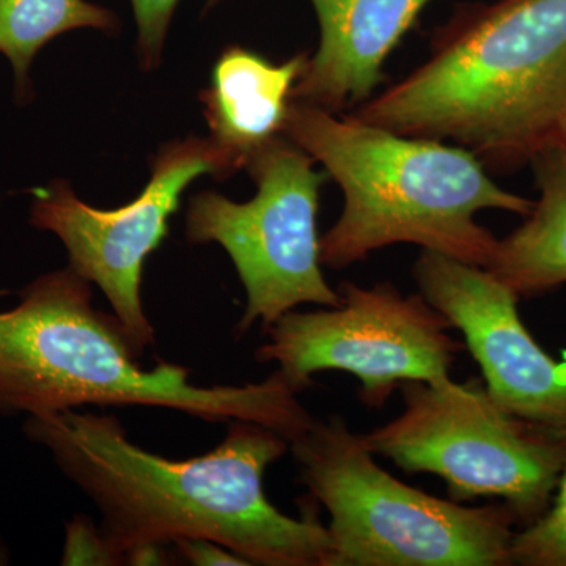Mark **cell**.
<instances>
[{
    "mask_svg": "<svg viewBox=\"0 0 566 566\" xmlns=\"http://www.w3.org/2000/svg\"><path fill=\"white\" fill-rule=\"evenodd\" d=\"M180 0H132L142 66L155 70L163 57L167 31Z\"/></svg>",
    "mask_w": 566,
    "mask_h": 566,
    "instance_id": "cell-16",
    "label": "cell"
},
{
    "mask_svg": "<svg viewBox=\"0 0 566 566\" xmlns=\"http://www.w3.org/2000/svg\"><path fill=\"white\" fill-rule=\"evenodd\" d=\"M77 29L114 32L118 20L87 0H0V54L13 66L21 99L31 95L29 71L41 48Z\"/></svg>",
    "mask_w": 566,
    "mask_h": 566,
    "instance_id": "cell-14",
    "label": "cell"
},
{
    "mask_svg": "<svg viewBox=\"0 0 566 566\" xmlns=\"http://www.w3.org/2000/svg\"><path fill=\"white\" fill-rule=\"evenodd\" d=\"M322 40L292 102L333 114L359 107L382 81V65L431 0H311Z\"/></svg>",
    "mask_w": 566,
    "mask_h": 566,
    "instance_id": "cell-11",
    "label": "cell"
},
{
    "mask_svg": "<svg viewBox=\"0 0 566 566\" xmlns=\"http://www.w3.org/2000/svg\"><path fill=\"white\" fill-rule=\"evenodd\" d=\"M234 172L237 167L210 137L175 140L153 159L150 181L133 202L98 210L82 202L69 182L52 181L32 192L31 223L54 233L69 252V266L102 289L142 357L156 342L142 304L145 260L169 233V219L196 178H229Z\"/></svg>",
    "mask_w": 566,
    "mask_h": 566,
    "instance_id": "cell-9",
    "label": "cell"
},
{
    "mask_svg": "<svg viewBox=\"0 0 566 566\" xmlns=\"http://www.w3.org/2000/svg\"><path fill=\"white\" fill-rule=\"evenodd\" d=\"M557 140L564 142V144H566V112L564 117H562L560 125H558Z\"/></svg>",
    "mask_w": 566,
    "mask_h": 566,
    "instance_id": "cell-19",
    "label": "cell"
},
{
    "mask_svg": "<svg viewBox=\"0 0 566 566\" xmlns=\"http://www.w3.org/2000/svg\"><path fill=\"white\" fill-rule=\"evenodd\" d=\"M565 112L566 0H501L458 21L428 62L352 115L504 164L557 140Z\"/></svg>",
    "mask_w": 566,
    "mask_h": 566,
    "instance_id": "cell-3",
    "label": "cell"
},
{
    "mask_svg": "<svg viewBox=\"0 0 566 566\" xmlns=\"http://www.w3.org/2000/svg\"><path fill=\"white\" fill-rule=\"evenodd\" d=\"M175 546H177L181 557L191 565H249L244 558L237 556L232 551L227 549L226 546L211 542V539H180V542L175 543Z\"/></svg>",
    "mask_w": 566,
    "mask_h": 566,
    "instance_id": "cell-18",
    "label": "cell"
},
{
    "mask_svg": "<svg viewBox=\"0 0 566 566\" xmlns=\"http://www.w3.org/2000/svg\"><path fill=\"white\" fill-rule=\"evenodd\" d=\"M9 564V554H7L6 547L0 545V565Z\"/></svg>",
    "mask_w": 566,
    "mask_h": 566,
    "instance_id": "cell-20",
    "label": "cell"
},
{
    "mask_svg": "<svg viewBox=\"0 0 566 566\" xmlns=\"http://www.w3.org/2000/svg\"><path fill=\"white\" fill-rule=\"evenodd\" d=\"M337 292V307L290 311L268 327L256 360L277 365L275 371L296 394L323 371L354 375L370 409H381L406 381H452L450 370L464 345L422 294L405 296L390 282L370 289L342 282Z\"/></svg>",
    "mask_w": 566,
    "mask_h": 566,
    "instance_id": "cell-8",
    "label": "cell"
},
{
    "mask_svg": "<svg viewBox=\"0 0 566 566\" xmlns=\"http://www.w3.org/2000/svg\"><path fill=\"white\" fill-rule=\"evenodd\" d=\"M282 136L322 164L344 192V211L322 237V263L331 270L395 244L488 268L499 240L475 221L476 212L526 218L534 207L495 185L461 145L403 136L300 102L290 104Z\"/></svg>",
    "mask_w": 566,
    "mask_h": 566,
    "instance_id": "cell-4",
    "label": "cell"
},
{
    "mask_svg": "<svg viewBox=\"0 0 566 566\" xmlns=\"http://www.w3.org/2000/svg\"><path fill=\"white\" fill-rule=\"evenodd\" d=\"M24 434L102 513V534L123 565L142 547L211 539L249 565L329 566L333 536L314 513L292 517L264 493V474L290 442L233 420L205 455L170 460L134 444L115 416L54 412L25 419Z\"/></svg>",
    "mask_w": 566,
    "mask_h": 566,
    "instance_id": "cell-1",
    "label": "cell"
},
{
    "mask_svg": "<svg viewBox=\"0 0 566 566\" xmlns=\"http://www.w3.org/2000/svg\"><path fill=\"white\" fill-rule=\"evenodd\" d=\"M512 564L566 566V468L549 509L534 523L516 532Z\"/></svg>",
    "mask_w": 566,
    "mask_h": 566,
    "instance_id": "cell-15",
    "label": "cell"
},
{
    "mask_svg": "<svg viewBox=\"0 0 566 566\" xmlns=\"http://www.w3.org/2000/svg\"><path fill=\"white\" fill-rule=\"evenodd\" d=\"M301 479L331 516L329 566H509L517 517L463 506L395 479L340 416L290 444Z\"/></svg>",
    "mask_w": 566,
    "mask_h": 566,
    "instance_id": "cell-5",
    "label": "cell"
},
{
    "mask_svg": "<svg viewBox=\"0 0 566 566\" xmlns=\"http://www.w3.org/2000/svg\"><path fill=\"white\" fill-rule=\"evenodd\" d=\"M315 159L285 136L259 148L244 169L256 193L244 203L222 193L191 197L186 240L226 249L245 290L237 335L255 323L264 329L301 304L337 307L342 296L323 274L318 237L319 188L324 175Z\"/></svg>",
    "mask_w": 566,
    "mask_h": 566,
    "instance_id": "cell-7",
    "label": "cell"
},
{
    "mask_svg": "<svg viewBox=\"0 0 566 566\" xmlns=\"http://www.w3.org/2000/svg\"><path fill=\"white\" fill-rule=\"evenodd\" d=\"M139 359L117 316L93 305L92 283L71 266L51 271L0 311V415L142 406L263 424L290 444L314 422L277 371L262 382L199 386L181 365L144 368Z\"/></svg>",
    "mask_w": 566,
    "mask_h": 566,
    "instance_id": "cell-2",
    "label": "cell"
},
{
    "mask_svg": "<svg viewBox=\"0 0 566 566\" xmlns=\"http://www.w3.org/2000/svg\"><path fill=\"white\" fill-rule=\"evenodd\" d=\"M539 197L526 221L499 240L490 270L520 297L566 283V144L551 142L531 156Z\"/></svg>",
    "mask_w": 566,
    "mask_h": 566,
    "instance_id": "cell-13",
    "label": "cell"
},
{
    "mask_svg": "<svg viewBox=\"0 0 566 566\" xmlns=\"http://www.w3.org/2000/svg\"><path fill=\"white\" fill-rule=\"evenodd\" d=\"M218 2V0H210V6H212V3H216Z\"/></svg>",
    "mask_w": 566,
    "mask_h": 566,
    "instance_id": "cell-21",
    "label": "cell"
},
{
    "mask_svg": "<svg viewBox=\"0 0 566 566\" xmlns=\"http://www.w3.org/2000/svg\"><path fill=\"white\" fill-rule=\"evenodd\" d=\"M405 409L363 434L374 455L444 480L452 501L501 497L517 521L549 509L566 468V438L513 416L480 379L406 381Z\"/></svg>",
    "mask_w": 566,
    "mask_h": 566,
    "instance_id": "cell-6",
    "label": "cell"
},
{
    "mask_svg": "<svg viewBox=\"0 0 566 566\" xmlns=\"http://www.w3.org/2000/svg\"><path fill=\"white\" fill-rule=\"evenodd\" d=\"M417 286L482 368L488 394L513 416L566 438V352L551 357L517 312L520 296L490 270L423 251Z\"/></svg>",
    "mask_w": 566,
    "mask_h": 566,
    "instance_id": "cell-10",
    "label": "cell"
},
{
    "mask_svg": "<svg viewBox=\"0 0 566 566\" xmlns=\"http://www.w3.org/2000/svg\"><path fill=\"white\" fill-rule=\"evenodd\" d=\"M305 52L273 63L256 52L232 46L212 69L211 85L200 92L210 139L237 170L268 142L282 136L292 93L307 69Z\"/></svg>",
    "mask_w": 566,
    "mask_h": 566,
    "instance_id": "cell-12",
    "label": "cell"
},
{
    "mask_svg": "<svg viewBox=\"0 0 566 566\" xmlns=\"http://www.w3.org/2000/svg\"><path fill=\"white\" fill-rule=\"evenodd\" d=\"M62 565H123L120 556L112 551L102 528L95 526L88 516H74L66 524L65 547H63Z\"/></svg>",
    "mask_w": 566,
    "mask_h": 566,
    "instance_id": "cell-17",
    "label": "cell"
}]
</instances>
